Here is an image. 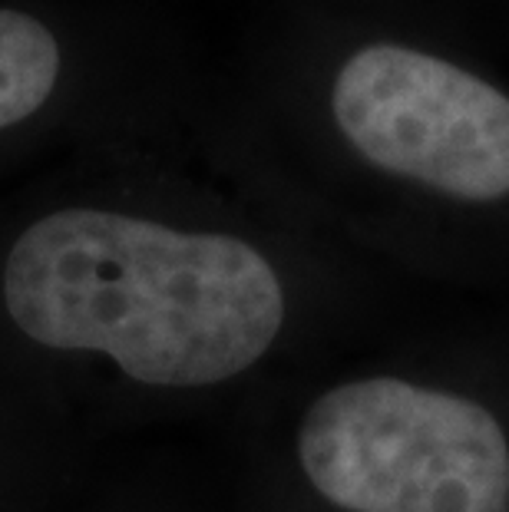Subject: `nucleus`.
<instances>
[{
	"label": "nucleus",
	"instance_id": "obj_1",
	"mask_svg": "<svg viewBox=\"0 0 509 512\" xmlns=\"http://www.w3.org/2000/svg\"><path fill=\"white\" fill-rule=\"evenodd\" d=\"M10 321L53 351H93L149 387L238 377L285 324V288L252 242L143 215L63 209L4 261Z\"/></svg>",
	"mask_w": 509,
	"mask_h": 512
},
{
	"label": "nucleus",
	"instance_id": "obj_2",
	"mask_svg": "<svg viewBox=\"0 0 509 512\" xmlns=\"http://www.w3.org/2000/svg\"><path fill=\"white\" fill-rule=\"evenodd\" d=\"M298 460L344 512H509V440L490 407L400 377H364L311 403Z\"/></svg>",
	"mask_w": 509,
	"mask_h": 512
},
{
	"label": "nucleus",
	"instance_id": "obj_3",
	"mask_svg": "<svg viewBox=\"0 0 509 512\" xmlns=\"http://www.w3.org/2000/svg\"><path fill=\"white\" fill-rule=\"evenodd\" d=\"M328 116L377 176L460 205L509 199V93L427 34L357 37L334 63Z\"/></svg>",
	"mask_w": 509,
	"mask_h": 512
},
{
	"label": "nucleus",
	"instance_id": "obj_4",
	"mask_svg": "<svg viewBox=\"0 0 509 512\" xmlns=\"http://www.w3.org/2000/svg\"><path fill=\"white\" fill-rule=\"evenodd\" d=\"M60 43L27 10L0 7V129L30 119L60 80Z\"/></svg>",
	"mask_w": 509,
	"mask_h": 512
},
{
	"label": "nucleus",
	"instance_id": "obj_5",
	"mask_svg": "<svg viewBox=\"0 0 509 512\" xmlns=\"http://www.w3.org/2000/svg\"><path fill=\"white\" fill-rule=\"evenodd\" d=\"M490 0H361V10H384V14L400 20H414L427 14H440V10H483Z\"/></svg>",
	"mask_w": 509,
	"mask_h": 512
}]
</instances>
